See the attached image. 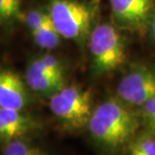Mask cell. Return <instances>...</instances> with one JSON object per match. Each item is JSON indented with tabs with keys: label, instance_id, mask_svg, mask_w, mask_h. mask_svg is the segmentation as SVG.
<instances>
[{
	"label": "cell",
	"instance_id": "cell-1",
	"mask_svg": "<svg viewBox=\"0 0 155 155\" xmlns=\"http://www.w3.org/2000/svg\"><path fill=\"white\" fill-rule=\"evenodd\" d=\"M141 125L138 111L116 96L107 98L94 107L86 129L99 148L116 154L131 143Z\"/></svg>",
	"mask_w": 155,
	"mask_h": 155
},
{
	"label": "cell",
	"instance_id": "cell-2",
	"mask_svg": "<svg viewBox=\"0 0 155 155\" xmlns=\"http://www.w3.org/2000/svg\"><path fill=\"white\" fill-rule=\"evenodd\" d=\"M56 30L81 50L87 48L91 32L99 22L100 0H45Z\"/></svg>",
	"mask_w": 155,
	"mask_h": 155
},
{
	"label": "cell",
	"instance_id": "cell-3",
	"mask_svg": "<svg viewBox=\"0 0 155 155\" xmlns=\"http://www.w3.org/2000/svg\"><path fill=\"white\" fill-rule=\"evenodd\" d=\"M127 48V38L123 30L112 21L98 22L87 43L91 74L102 77L119 69L126 62Z\"/></svg>",
	"mask_w": 155,
	"mask_h": 155
},
{
	"label": "cell",
	"instance_id": "cell-4",
	"mask_svg": "<svg viewBox=\"0 0 155 155\" xmlns=\"http://www.w3.org/2000/svg\"><path fill=\"white\" fill-rule=\"evenodd\" d=\"M49 109L66 132L84 129L94 109L92 90L76 83L66 84L49 98Z\"/></svg>",
	"mask_w": 155,
	"mask_h": 155
},
{
	"label": "cell",
	"instance_id": "cell-5",
	"mask_svg": "<svg viewBox=\"0 0 155 155\" xmlns=\"http://www.w3.org/2000/svg\"><path fill=\"white\" fill-rule=\"evenodd\" d=\"M155 95V66L150 64H131L122 75L116 88V96L133 108H139Z\"/></svg>",
	"mask_w": 155,
	"mask_h": 155
},
{
	"label": "cell",
	"instance_id": "cell-6",
	"mask_svg": "<svg viewBox=\"0 0 155 155\" xmlns=\"http://www.w3.org/2000/svg\"><path fill=\"white\" fill-rule=\"evenodd\" d=\"M155 0H109L111 21L121 30L146 34Z\"/></svg>",
	"mask_w": 155,
	"mask_h": 155
},
{
	"label": "cell",
	"instance_id": "cell-7",
	"mask_svg": "<svg viewBox=\"0 0 155 155\" xmlns=\"http://www.w3.org/2000/svg\"><path fill=\"white\" fill-rule=\"evenodd\" d=\"M31 92L17 72L0 66V107L26 110L33 101Z\"/></svg>",
	"mask_w": 155,
	"mask_h": 155
},
{
	"label": "cell",
	"instance_id": "cell-8",
	"mask_svg": "<svg viewBox=\"0 0 155 155\" xmlns=\"http://www.w3.org/2000/svg\"><path fill=\"white\" fill-rule=\"evenodd\" d=\"M43 128L37 117L25 110H14L0 107V143L26 138Z\"/></svg>",
	"mask_w": 155,
	"mask_h": 155
},
{
	"label": "cell",
	"instance_id": "cell-9",
	"mask_svg": "<svg viewBox=\"0 0 155 155\" xmlns=\"http://www.w3.org/2000/svg\"><path fill=\"white\" fill-rule=\"evenodd\" d=\"M25 81L36 95L50 98L66 85V74H48L26 70Z\"/></svg>",
	"mask_w": 155,
	"mask_h": 155
},
{
	"label": "cell",
	"instance_id": "cell-10",
	"mask_svg": "<svg viewBox=\"0 0 155 155\" xmlns=\"http://www.w3.org/2000/svg\"><path fill=\"white\" fill-rule=\"evenodd\" d=\"M0 155H51V153L27 138H18L3 144Z\"/></svg>",
	"mask_w": 155,
	"mask_h": 155
},
{
	"label": "cell",
	"instance_id": "cell-11",
	"mask_svg": "<svg viewBox=\"0 0 155 155\" xmlns=\"http://www.w3.org/2000/svg\"><path fill=\"white\" fill-rule=\"evenodd\" d=\"M30 34L34 43L38 47L47 51L53 50L56 47H58L62 41V36L56 30L52 22L43 27L31 30Z\"/></svg>",
	"mask_w": 155,
	"mask_h": 155
},
{
	"label": "cell",
	"instance_id": "cell-12",
	"mask_svg": "<svg viewBox=\"0 0 155 155\" xmlns=\"http://www.w3.org/2000/svg\"><path fill=\"white\" fill-rule=\"evenodd\" d=\"M23 15L22 0H0V26L11 28Z\"/></svg>",
	"mask_w": 155,
	"mask_h": 155
},
{
	"label": "cell",
	"instance_id": "cell-13",
	"mask_svg": "<svg viewBox=\"0 0 155 155\" xmlns=\"http://www.w3.org/2000/svg\"><path fill=\"white\" fill-rule=\"evenodd\" d=\"M128 149V155H155V134L149 131L137 134Z\"/></svg>",
	"mask_w": 155,
	"mask_h": 155
},
{
	"label": "cell",
	"instance_id": "cell-14",
	"mask_svg": "<svg viewBox=\"0 0 155 155\" xmlns=\"http://www.w3.org/2000/svg\"><path fill=\"white\" fill-rule=\"evenodd\" d=\"M21 22L27 26L28 30H34L51 23V18L49 16L47 10L44 8H31L23 13Z\"/></svg>",
	"mask_w": 155,
	"mask_h": 155
},
{
	"label": "cell",
	"instance_id": "cell-15",
	"mask_svg": "<svg viewBox=\"0 0 155 155\" xmlns=\"http://www.w3.org/2000/svg\"><path fill=\"white\" fill-rule=\"evenodd\" d=\"M146 36L151 45L155 48V5L153 7L152 13L150 15L149 21H148L147 29H146Z\"/></svg>",
	"mask_w": 155,
	"mask_h": 155
},
{
	"label": "cell",
	"instance_id": "cell-16",
	"mask_svg": "<svg viewBox=\"0 0 155 155\" xmlns=\"http://www.w3.org/2000/svg\"><path fill=\"white\" fill-rule=\"evenodd\" d=\"M149 132H152V133H154L155 134V123H154V125H153V127H152V129H151Z\"/></svg>",
	"mask_w": 155,
	"mask_h": 155
}]
</instances>
